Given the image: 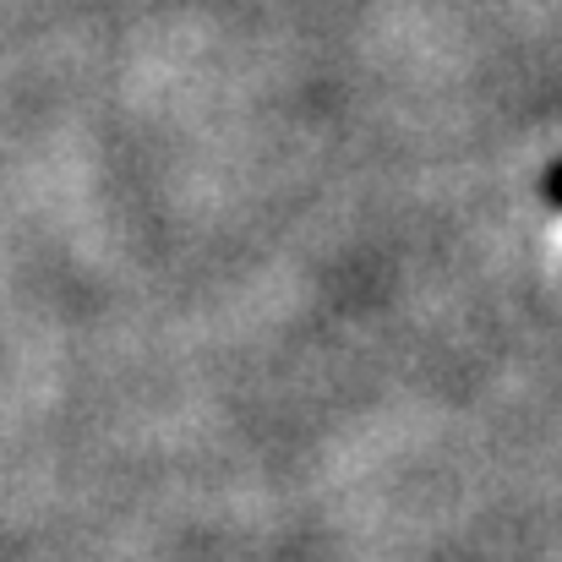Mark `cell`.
<instances>
[{"label": "cell", "instance_id": "cell-1", "mask_svg": "<svg viewBox=\"0 0 562 562\" xmlns=\"http://www.w3.org/2000/svg\"><path fill=\"white\" fill-rule=\"evenodd\" d=\"M541 191H547V202H552V207H562V165H552V170H547Z\"/></svg>", "mask_w": 562, "mask_h": 562}]
</instances>
